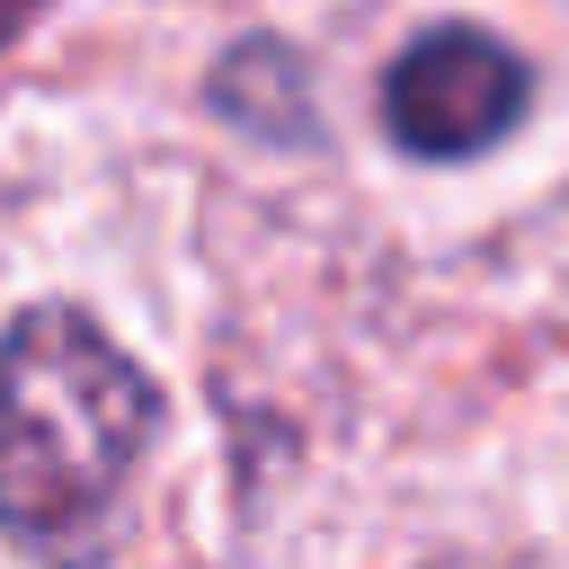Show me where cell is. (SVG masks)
Segmentation results:
<instances>
[{
  "instance_id": "3",
  "label": "cell",
  "mask_w": 569,
  "mask_h": 569,
  "mask_svg": "<svg viewBox=\"0 0 569 569\" xmlns=\"http://www.w3.org/2000/svg\"><path fill=\"white\" fill-rule=\"evenodd\" d=\"M204 98H213V116L240 124L249 142H311V133H320V116H311V71H302L276 36H240V44L213 62Z\"/></svg>"
},
{
  "instance_id": "1",
  "label": "cell",
  "mask_w": 569,
  "mask_h": 569,
  "mask_svg": "<svg viewBox=\"0 0 569 569\" xmlns=\"http://www.w3.org/2000/svg\"><path fill=\"white\" fill-rule=\"evenodd\" d=\"M160 436L142 365L71 302H27L0 329V533L18 551L89 542Z\"/></svg>"
},
{
  "instance_id": "2",
  "label": "cell",
  "mask_w": 569,
  "mask_h": 569,
  "mask_svg": "<svg viewBox=\"0 0 569 569\" xmlns=\"http://www.w3.org/2000/svg\"><path fill=\"white\" fill-rule=\"evenodd\" d=\"M533 107V71L489 27H427L382 71V124L409 160H480Z\"/></svg>"
},
{
  "instance_id": "4",
  "label": "cell",
  "mask_w": 569,
  "mask_h": 569,
  "mask_svg": "<svg viewBox=\"0 0 569 569\" xmlns=\"http://www.w3.org/2000/svg\"><path fill=\"white\" fill-rule=\"evenodd\" d=\"M36 18H44V0H0V44H18Z\"/></svg>"
}]
</instances>
